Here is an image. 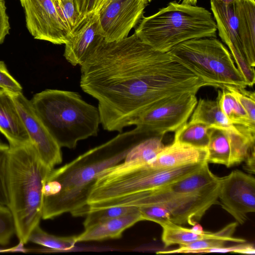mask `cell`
Instances as JSON below:
<instances>
[{
    "label": "cell",
    "instance_id": "6da1fadb",
    "mask_svg": "<svg viewBox=\"0 0 255 255\" xmlns=\"http://www.w3.org/2000/svg\"><path fill=\"white\" fill-rule=\"evenodd\" d=\"M80 86L98 102L100 124L122 132L157 104L208 84L134 33L113 42L102 38L80 65Z\"/></svg>",
    "mask_w": 255,
    "mask_h": 255
},
{
    "label": "cell",
    "instance_id": "7a4b0ae2",
    "mask_svg": "<svg viewBox=\"0 0 255 255\" xmlns=\"http://www.w3.org/2000/svg\"><path fill=\"white\" fill-rule=\"evenodd\" d=\"M148 137L136 127L52 169L42 188V219H52L67 213L75 217L86 215L88 198L99 173L121 162L132 147Z\"/></svg>",
    "mask_w": 255,
    "mask_h": 255
},
{
    "label": "cell",
    "instance_id": "3957f363",
    "mask_svg": "<svg viewBox=\"0 0 255 255\" xmlns=\"http://www.w3.org/2000/svg\"><path fill=\"white\" fill-rule=\"evenodd\" d=\"M51 170L41 161L32 143L10 146L7 207L21 244L28 242L31 231L42 219V188Z\"/></svg>",
    "mask_w": 255,
    "mask_h": 255
},
{
    "label": "cell",
    "instance_id": "277c9868",
    "mask_svg": "<svg viewBox=\"0 0 255 255\" xmlns=\"http://www.w3.org/2000/svg\"><path fill=\"white\" fill-rule=\"evenodd\" d=\"M44 125L61 147L75 148L78 141L96 136L100 124L98 108L77 92L46 89L30 100Z\"/></svg>",
    "mask_w": 255,
    "mask_h": 255
},
{
    "label": "cell",
    "instance_id": "5b68a950",
    "mask_svg": "<svg viewBox=\"0 0 255 255\" xmlns=\"http://www.w3.org/2000/svg\"><path fill=\"white\" fill-rule=\"evenodd\" d=\"M217 31L215 21L208 10L173 1L155 13L143 16L134 33L153 49L166 53L190 39L216 37Z\"/></svg>",
    "mask_w": 255,
    "mask_h": 255
},
{
    "label": "cell",
    "instance_id": "8992f818",
    "mask_svg": "<svg viewBox=\"0 0 255 255\" xmlns=\"http://www.w3.org/2000/svg\"><path fill=\"white\" fill-rule=\"evenodd\" d=\"M172 58L201 78L208 86L246 88L247 83L227 47L216 37L184 41L168 52Z\"/></svg>",
    "mask_w": 255,
    "mask_h": 255
},
{
    "label": "cell",
    "instance_id": "52a82bcc",
    "mask_svg": "<svg viewBox=\"0 0 255 255\" xmlns=\"http://www.w3.org/2000/svg\"><path fill=\"white\" fill-rule=\"evenodd\" d=\"M218 180L201 190L189 193H174L155 189L143 195L135 207L157 205L170 213L171 221L181 225L193 226L206 211L218 202L219 191Z\"/></svg>",
    "mask_w": 255,
    "mask_h": 255
},
{
    "label": "cell",
    "instance_id": "ba28073f",
    "mask_svg": "<svg viewBox=\"0 0 255 255\" xmlns=\"http://www.w3.org/2000/svg\"><path fill=\"white\" fill-rule=\"evenodd\" d=\"M196 94H179L157 104L140 116L134 125L150 137L175 132L190 118L198 101Z\"/></svg>",
    "mask_w": 255,
    "mask_h": 255
},
{
    "label": "cell",
    "instance_id": "9c48e42d",
    "mask_svg": "<svg viewBox=\"0 0 255 255\" xmlns=\"http://www.w3.org/2000/svg\"><path fill=\"white\" fill-rule=\"evenodd\" d=\"M255 129L231 125L210 128L207 162L227 167L244 161L255 148Z\"/></svg>",
    "mask_w": 255,
    "mask_h": 255
},
{
    "label": "cell",
    "instance_id": "30bf717a",
    "mask_svg": "<svg viewBox=\"0 0 255 255\" xmlns=\"http://www.w3.org/2000/svg\"><path fill=\"white\" fill-rule=\"evenodd\" d=\"M219 180L218 199L222 208L238 224H244L248 214L255 211V177L236 170Z\"/></svg>",
    "mask_w": 255,
    "mask_h": 255
},
{
    "label": "cell",
    "instance_id": "8fae6325",
    "mask_svg": "<svg viewBox=\"0 0 255 255\" xmlns=\"http://www.w3.org/2000/svg\"><path fill=\"white\" fill-rule=\"evenodd\" d=\"M26 25L34 38L65 44L69 32L62 22L53 0H20Z\"/></svg>",
    "mask_w": 255,
    "mask_h": 255
},
{
    "label": "cell",
    "instance_id": "7c38bea8",
    "mask_svg": "<svg viewBox=\"0 0 255 255\" xmlns=\"http://www.w3.org/2000/svg\"><path fill=\"white\" fill-rule=\"evenodd\" d=\"M146 0H110L99 11L101 34L105 41L113 42L128 36L143 16Z\"/></svg>",
    "mask_w": 255,
    "mask_h": 255
},
{
    "label": "cell",
    "instance_id": "4fadbf2b",
    "mask_svg": "<svg viewBox=\"0 0 255 255\" xmlns=\"http://www.w3.org/2000/svg\"><path fill=\"white\" fill-rule=\"evenodd\" d=\"M10 94L40 159L53 169L62 161L61 147L34 111L30 101L21 92Z\"/></svg>",
    "mask_w": 255,
    "mask_h": 255
},
{
    "label": "cell",
    "instance_id": "5bb4252c",
    "mask_svg": "<svg viewBox=\"0 0 255 255\" xmlns=\"http://www.w3.org/2000/svg\"><path fill=\"white\" fill-rule=\"evenodd\" d=\"M210 4L220 37L229 48L236 66L248 86H253L255 82V68L250 65L245 55L234 4L227 5L211 0Z\"/></svg>",
    "mask_w": 255,
    "mask_h": 255
},
{
    "label": "cell",
    "instance_id": "9a60e30c",
    "mask_svg": "<svg viewBox=\"0 0 255 255\" xmlns=\"http://www.w3.org/2000/svg\"><path fill=\"white\" fill-rule=\"evenodd\" d=\"M102 38L99 12L87 14L70 32L63 56L73 66L80 65Z\"/></svg>",
    "mask_w": 255,
    "mask_h": 255
},
{
    "label": "cell",
    "instance_id": "2e32d148",
    "mask_svg": "<svg viewBox=\"0 0 255 255\" xmlns=\"http://www.w3.org/2000/svg\"><path fill=\"white\" fill-rule=\"evenodd\" d=\"M207 148H198L173 141L164 146L157 155L147 164L157 169L178 168L207 162Z\"/></svg>",
    "mask_w": 255,
    "mask_h": 255
},
{
    "label": "cell",
    "instance_id": "e0dca14e",
    "mask_svg": "<svg viewBox=\"0 0 255 255\" xmlns=\"http://www.w3.org/2000/svg\"><path fill=\"white\" fill-rule=\"evenodd\" d=\"M0 132L10 146L32 143L10 94L0 89Z\"/></svg>",
    "mask_w": 255,
    "mask_h": 255
},
{
    "label": "cell",
    "instance_id": "ac0fdd59",
    "mask_svg": "<svg viewBox=\"0 0 255 255\" xmlns=\"http://www.w3.org/2000/svg\"><path fill=\"white\" fill-rule=\"evenodd\" d=\"M143 220L139 208L136 207L124 216L85 229L83 233L76 236V242L79 243L119 239L122 237L126 230Z\"/></svg>",
    "mask_w": 255,
    "mask_h": 255
},
{
    "label": "cell",
    "instance_id": "d6986e66",
    "mask_svg": "<svg viewBox=\"0 0 255 255\" xmlns=\"http://www.w3.org/2000/svg\"><path fill=\"white\" fill-rule=\"evenodd\" d=\"M239 33L250 65L255 66V0H237L234 3Z\"/></svg>",
    "mask_w": 255,
    "mask_h": 255
},
{
    "label": "cell",
    "instance_id": "ffe728a7",
    "mask_svg": "<svg viewBox=\"0 0 255 255\" xmlns=\"http://www.w3.org/2000/svg\"><path fill=\"white\" fill-rule=\"evenodd\" d=\"M238 224L237 222L230 223L215 233L204 231L203 233L198 234L191 229L185 228L170 222L161 225L162 228L161 240L164 247H167L174 245H184L205 239L225 235L233 236Z\"/></svg>",
    "mask_w": 255,
    "mask_h": 255
},
{
    "label": "cell",
    "instance_id": "44dd1931",
    "mask_svg": "<svg viewBox=\"0 0 255 255\" xmlns=\"http://www.w3.org/2000/svg\"><path fill=\"white\" fill-rule=\"evenodd\" d=\"M218 178L210 170L206 161L194 172L157 189L174 193H189L202 189Z\"/></svg>",
    "mask_w": 255,
    "mask_h": 255
},
{
    "label": "cell",
    "instance_id": "7402d4cb",
    "mask_svg": "<svg viewBox=\"0 0 255 255\" xmlns=\"http://www.w3.org/2000/svg\"><path fill=\"white\" fill-rule=\"evenodd\" d=\"M189 122L203 124L209 128H223L232 125L222 112L217 100L202 98L197 101Z\"/></svg>",
    "mask_w": 255,
    "mask_h": 255
},
{
    "label": "cell",
    "instance_id": "603a6c76",
    "mask_svg": "<svg viewBox=\"0 0 255 255\" xmlns=\"http://www.w3.org/2000/svg\"><path fill=\"white\" fill-rule=\"evenodd\" d=\"M162 137L151 136L141 141L130 149L123 162L131 165L147 163L164 147Z\"/></svg>",
    "mask_w": 255,
    "mask_h": 255
},
{
    "label": "cell",
    "instance_id": "cb8c5ba5",
    "mask_svg": "<svg viewBox=\"0 0 255 255\" xmlns=\"http://www.w3.org/2000/svg\"><path fill=\"white\" fill-rule=\"evenodd\" d=\"M216 100L231 123L255 129V123L251 120L242 106L227 90H218Z\"/></svg>",
    "mask_w": 255,
    "mask_h": 255
},
{
    "label": "cell",
    "instance_id": "d4e9b609",
    "mask_svg": "<svg viewBox=\"0 0 255 255\" xmlns=\"http://www.w3.org/2000/svg\"><path fill=\"white\" fill-rule=\"evenodd\" d=\"M210 140V128L198 123H186L175 131L173 141L194 147L207 148Z\"/></svg>",
    "mask_w": 255,
    "mask_h": 255
},
{
    "label": "cell",
    "instance_id": "484cf974",
    "mask_svg": "<svg viewBox=\"0 0 255 255\" xmlns=\"http://www.w3.org/2000/svg\"><path fill=\"white\" fill-rule=\"evenodd\" d=\"M28 242L42 246L55 251H66L74 249L76 236L59 237L49 234L36 226L31 231Z\"/></svg>",
    "mask_w": 255,
    "mask_h": 255
},
{
    "label": "cell",
    "instance_id": "4316f807",
    "mask_svg": "<svg viewBox=\"0 0 255 255\" xmlns=\"http://www.w3.org/2000/svg\"><path fill=\"white\" fill-rule=\"evenodd\" d=\"M228 242L240 243L246 242V241L242 238L233 237L232 235H225L198 240L180 245L178 248L174 250L159 251L156 254L161 255L177 253L195 254L197 251L202 249L224 247Z\"/></svg>",
    "mask_w": 255,
    "mask_h": 255
},
{
    "label": "cell",
    "instance_id": "83f0119b",
    "mask_svg": "<svg viewBox=\"0 0 255 255\" xmlns=\"http://www.w3.org/2000/svg\"><path fill=\"white\" fill-rule=\"evenodd\" d=\"M136 207L115 206L89 211L83 222L85 229L116 218L133 211Z\"/></svg>",
    "mask_w": 255,
    "mask_h": 255
},
{
    "label": "cell",
    "instance_id": "f1b7e54d",
    "mask_svg": "<svg viewBox=\"0 0 255 255\" xmlns=\"http://www.w3.org/2000/svg\"><path fill=\"white\" fill-rule=\"evenodd\" d=\"M53 1L62 22L70 33L85 16H81L76 8L74 0H53Z\"/></svg>",
    "mask_w": 255,
    "mask_h": 255
},
{
    "label": "cell",
    "instance_id": "f546056e",
    "mask_svg": "<svg viewBox=\"0 0 255 255\" xmlns=\"http://www.w3.org/2000/svg\"><path fill=\"white\" fill-rule=\"evenodd\" d=\"M10 146L0 141V204L7 207L8 165Z\"/></svg>",
    "mask_w": 255,
    "mask_h": 255
},
{
    "label": "cell",
    "instance_id": "4dcf8cb0",
    "mask_svg": "<svg viewBox=\"0 0 255 255\" xmlns=\"http://www.w3.org/2000/svg\"><path fill=\"white\" fill-rule=\"evenodd\" d=\"M227 90L244 108L249 118L255 123V93L246 88L227 86Z\"/></svg>",
    "mask_w": 255,
    "mask_h": 255
},
{
    "label": "cell",
    "instance_id": "1f68e13d",
    "mask_svg": "<svg viewBox=\"0 0 255 255\" xmlns=\"http://www.w3.org/2000/svg\"><path fill=\"white\" fill-rule=\"evenodd\" d=\"M14 234L15 229L12 214L7 206L0 204V245L8 244Z\"/></svg>",
    "mask_w": 255,
    "mask_h": 255
},
{
    "label": "cell",
    "instance_id": "d6a6232c",
    "mask_svg": "<svg viewBox=\"0 0 255 255\" xmlns=\"http://www.w3.org/2000/svg\"><path fill=\"white\" fill-rule=\"evenodd\" d=\"M143 220L155 222L160 226L171 221V216L167 209L157 205H150L138 207Z\"/></svg>",
    "mask_w": 255,
    "mask_h": 255
},
{
    "label": "cell",
    "instance_id": "836d02e7",
    "mask_svg": "<svg viewBox=\"0 0 255 255\" xmlns=\"http://www.w3.org/2000/svg\"><path fill=\"white\" fill-rule=\"evenodd\" d=\"M0 89L9 93L21 92L20 84L10 74L5 63L0 61Z\"/></svg>",
    "mask_w": 255,
    "mask_h": 255
},
{
    "label": "cell",
    "instance_id": "e575fe53",
    "mask_svg": "<svg viewBox=\"0 0 255 255\" xmlns=\"http://www.w3.org/2000/svg\"><path fill=\"white\" fill-rule=\"evenodd\" d=\"M209 253H236L244 254H255V249L254 244L244 243H240L238 245L230 247H224L219 248H212L202 249L197 251L195 254H204Z\"/></svg>",
    "mask_w": 255,
    "mask_h": 255
},
{
    "label": "cell",
    "instance_id": "d590c367",
    "mask_svg": "<svg viewBox=\"0 0 255 255\" xmlns=\"http://www.w3.org/2000/svg\"><path fill=\"white\" fill-rule=\"evenodd\" d=\"M6 9L4 0H0V44L3 42L10 29L9 18Z\"/></svg>",
    "mask_w": 255,
    "mask_h": 255
},
{
    "label": "cell",
    "instance_id": "8d00e7d4",
    "mask_svg": "<svg viewBox=\"0 0 255 255\" xmlns=\"http://www.w3.org/2000/svg\"><path fill=\"white\" fill-rule=\"evenodd\" d=\"M255 148L253 149L244 161V169L251 174H255Z\"/></svg>",
    "mask_w": 255,
    "mask_h": 255
},
{
    "label": "cell",
    "instance_id": "74e56055",
    "mask_svg": "<svg viewBox=\"0 0 255 255\" xmlns=\"http://www.w3.org/2000/svg\"><path fill=\"white\" fill-rule=\"evenodd\" d=\"M102 0H89L86 10V15L93 12H98Z\"/></svg>",
    "mask_w": 255,
    "mask_h": 255
},
{
    "label": "cell",
    "instance_id": "f35d334b",
    "mask_svg": "<svg viewBox=\"0 0 255 255\" xmlns=\"http://www.w3.org/2000/svg\"><path fill=\"white\" fill-rule=\"evenodd\" d=\"M227 5L233 4L237 0H215Z\"/></svg>",
    "mask_w": 255,
    "mask_h": 255
},
{
    "label": "cell",
    "instance_id": "ab89813d",
    "mask_svg": "<svg viewBox=\"0 0 255 255\" xmlns=\"http://www.w3.org/2000/svg\"><path fill=\"white\" fill-rule=\"evenodd\" d=\"M197 0H182V2L193 5H196Z\"/></svg>",
    "mask_w": 255,
    "mask_h": 255
},
{
    "label": "cell",
    "instance_id": "60d3db41",
    "mask_svg": "<svg viewBox=\"0 0 255 255\" xmlns=\"http://www.w3.org/2000/svg\"><path fill=\"white\" fill-rule=\"evenodd\" d=\"M110 0H102V1L100 4L99 11L103 8L110 1Z\"/></svg>",
    "mask_w": 255,
    "mask_h": 255
},
{
    "label": "cell",
    "instance_id": "b9f144b4",
    "mask_svg": "<svg viewBox=\"0 0 255 255\" xmlns=\"http://www.w3.org/2000/svg\"><path fill=\"white\" fill-rule=\"evenodd\" d=\"M148 3L151 2L152 0H146Z\"/></svg>",
    "mask_w": 255,
    "mask_h": 255
},
{
    "label": "cell",
    "instance_id": "7bdbcfd3",
    "mask_svg": "<svg viewBox=\"0 0 255 255\" xmlns=\"http://www.w3.org/2000/svg\"><path fill=\"white\" fill-rule=\"evenodd\" d=\"M59 1L61 0H58Z\"/></svg>",
    "mask_w": 255,
    "mask_h": 255
},
{
    "label": "cell",
    "instance_id": "ee69618b",
    "mask_svg": "<svg viewBox=\"0 0 255 255\" xmlns=\"http://www.w3.org/2000/svg\"><path fill=\"white\" fill-rule=\"evenodd\" d=\"M2 90V89H1Z\"/></svg>",
    "mask_w": 255,
    "mask_h": 255
}]
</instances>
